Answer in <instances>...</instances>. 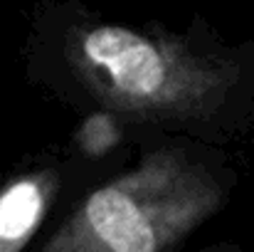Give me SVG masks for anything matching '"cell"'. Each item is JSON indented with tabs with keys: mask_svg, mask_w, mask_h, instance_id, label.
<instances>
[{
	"mask_svg": "<svg viewBox=\"0 0 254 252\" xmlns=\"http://www.w3.org/2000/svg\"><path fill=\"white\" fill-rule=\"evenodd\" d=\"M67 60L96 101L131 121H207L222 111L237 84V70L227 60L124 25L77 30Z\"/></svg>",
	"mask_w": 254,
	"mask_h": 252,
	"instance_id": "obj_1",
	"label": "cell"
},
{
	"mask_svg": "<svg viewBox=\"0 0 254 252\" xmlns=\"http://www.w3.org/2000/svg\"><path fill=\"white\" fill-rule=\"evenodd\" d=\"M217 178L183 151H153L89 193L47 240L52 252H161L222 205Z\"/></svg>",
	"mask_w": 254,
	"mask_h": 252,
	"instance_id": "obj_2",
	"label": "cell"
},
{
	"mask_svg": "<svg viewBox=\"0 0 254 252\" xmlns=\"http://www.w3.org/2000/svg\"><path fill=\"white\" fill-rule=\"evenodd\" d=\"M52 173H27L0 190V252H17L37 233L55 198Z\"/></svg>",
	"mask_w": 254,
	"mask_h": 252,
	"instance_id": "obj_3",
	"label": "cell"
}]
</instances>
